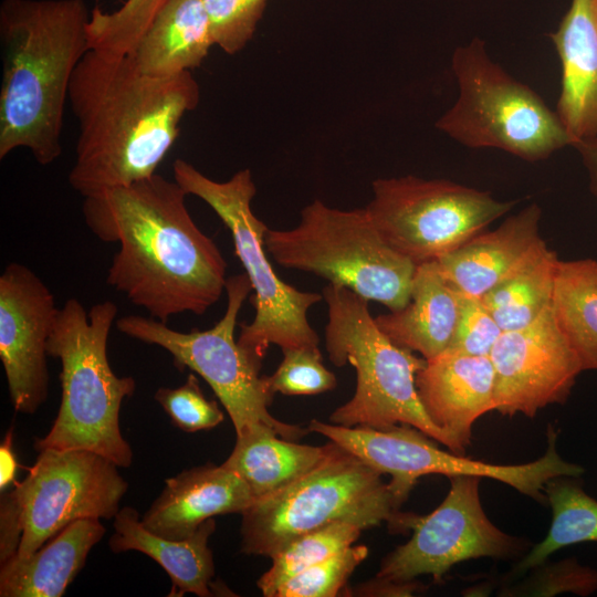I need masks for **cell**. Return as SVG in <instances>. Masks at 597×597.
I'll use <instances>...</instances> for the list:
<instances>
[{
	"label": "cell",
	"instance_id": "1",
	"mask_svg": "<svg viewBox=\"0 0 597 597\" xmlns=\"http://www.w3.org/2000/svg\"><path fill=\"white\" fill-rule=\"evenodd\" d=\"M186 191L157 172L83 197L84 222L104 242H118L106 283L150 317L205 314L226 290L227 262L193 221Z\"/></svg>",
	"mask_w": 597,
	"mask_h": 597
},
{
	"label": "cell",
	"instance_id": "2",
	"mask_svg": "<svg viewBox=\"0 0 597 597\" xmlns=\"http://www.w3.org/2000/svg\"><path fill=\"white\" fill-rule=\"evenodd\" d=\"M199 101L190 72L151 76L129 55L88 50L69 91L78 123L71 187L86 197L155 175Z\"/></svg>",
	"mask_w": 597,
	"mask_h": 597
},
{
	"label": "cell",
	"instance_id": "3",
	"mask_svg": "<svg viewBox=\"0 0 597 597\" xmlns=\"http://www.w3.org/2000/svg\"><path fill=\"white\" fill-rule=\"evenodd\" d=\"M84 0H3L0 159L28 149L42 166L62 155L70 84L90 50Z\"/></svg>",
	"mask_w": 597,
	"mask_h": 597
},
{
	"label": "cell",
	"instance_id": "4",
	"mask_svg": "<svg viewBox=\"0 0 597 597\" xmlns=\"http://www.w3.org/2000/svg\"><path fill=\"white\" fill-rule=\"evenodd\" d=\"M118 312L112 301L94 304L88 312L71 297L55 315L48 339V355L59 358L62 370L61 405L49 432L36 439L44 449L87 450L119 468L132 464L133 451L122 434L123 400L136 389L133 377H118L107 358V342Z\"/></svg>",
	"mask_w": 597,
	"mask_h": 597
},
{
	"label": "cell",
	"instance_id": "5",
	"mask_svg": "<svg viewBox=\"0 0 597 597\" xmlns=\"http://www.w3.org/2000/svg\"><path fill=\"white\" fill-rule=\"evenodd\" d=\"M383 473L329 441L321 461L286 486L253 500L242 512L241 551L272 557L293 538L334 522L363 530L387 523L411 530L417 517L402 505Z\"/></svg>",
	"mask_w": 597,
	"mask_h": 597
},
{
	"label": "cell",
	"instance_id": "6",
	"mask_svg": "<svg viewBox=\"0 0 597 597\" xmlns=\"http://www.w3.org/2000/svg\"><path fill=\"white\" fill-rule=\"evenodd\" d=\"M322 296L328 311V358L338 367L350 364L357 376L354 396L333 411L331 422L374 428L409 425L464 455L459 444L431 421L420 401L416 376L426 359L387 337L370 314L368 301L352 290L328 283Z\"/></svg>",
	"mask_w": 597,
	"mask_h": 597
},
{
	"label": "cell",
	"instance_id": "7",
	"mask_svg": "<svg viewBox=\"0 0 597 597\" xmlns=\"http://www.w3.org/2000/svg\"><path fill=\"white\" fill-rule=\"evenodd\" d=\"M264 244L281 266L324 277L391 312L409 301L417 264L387 243L366 208L337 209L316 199L296 227L268 229Z\"/></svg>",
	"mask_w": 597,
	"mask_h": 597
},
{
	"label": "cell",
	"instance_id": "8",
	"mask_svg": "<svg viewBox=\"0 0 597 597\" xmlns=\"http://www.w3.org/2000/svg\"><path fill=\"white\" fill-rule=\"evenodd\" d=\"M172 174L187 195L209 205L230 230L235 255L251 282L255 316L250 324L240 325L239 345L261 360L270 345L281 349L318 347L320 337L307 312L323 296L293 287L274 272L264 244L269 228L251 208L256 192L251 171L242 169L226 181H216L192 164L176 159Z\"/></svg>",
	"mask_w": 597,
	"mask_h": 597
},
{
	"label": "cell",
	"instance_id": "9",
	"mask_svg": "<svg viewBox=\"0 0 597 597\" xmlns=\"http://www.w3.org/2000/svg\"><path fill=\"white\" fill-rule=\"evenodd\" d=\"M451 67L458 84L453 105L436 127L469 148H495L540 161L574 146L555 111L528 85L494 62L479 38L457 48Z\"/></svg>",
	"mask_w": 597,
	"mask_h": 597
},
{
	"label": "cell",
	"instance_id": "10",
	"mask_svg": "<svg viewBox=\"0 0 597 597\" xmlns=\"http://www.w3.org/2000/svg\"><path fill=\"white\" fill-rule=\"evenodd\" d=\"M227 308L209 329L184 333L150 316L125 315L115 325L122 334L145 344L166 349L174 365L189 368L202 377L226 408L237 437L261 427L275 430L281 437L297 440L307 428L274 418L268 407L274 392L268 376H261L262 360L239 345L234 329L239 312L252 291L245 273L229 276L226 282Z\"/></svg>",
	"mask_w": 597,
	"mask_h": 597
},
{
	"label": "cell",
	"instance_id": "11",
	"mask_svg": "<svg viewBox=\"0 0 597 597\" xmlns=\"http://www.w3.org/2000/svg\"><path fill=\"white\" fill-rule=\"evenodd\" d=\"M307 430L326 437L380 473L389 474V486L401 504L418 479L427 474H442L449 479L461 474L490 478L544 503L547 482L558 476L580 478L585 472L582 465L559 455L557 432L551 425L544 454L522 464L488 463L444 451L439 448L438 441L409 425L388 428L344 427L313 419Z\"/></svg>",
	"mask_w": 597,
	"mask_h": 597
},
{
	"label": "cell",
	"instance_id": "12",
	"mask_svg": "<svg viewBox=\"0 0 597 597\" xmlns=\"http://www.w3.org/2000/svg\"><path fill=\"white\" fill-rule=\"evenodd\" d=\"M371 186L366 209L375 226L394 250L415 264L457 249L517 202L451 180L413 175L380 178Z\"/></svg>",
	"mask_w": 597,
	"mask_h": 597
},
{
	"label": "cell",
	"instance_id": "13",
	"mask_svg": "<svg viewBox=\"0 0 597 597\" xmlns=\"http://www.w3.org/2000/svg\"><path fill=\"white\" fill-rule=\"evenodd\" d=\"M118 468L87 450L39 451L27 478L1 496L22 532L15 555L29 556L76 520L114 519L128 489Z\"/></svg>",
	"mask_w": 597,
	"mask_h": 597
},
{
	"label": "cell",
	"instance_id": "14",
	"mask_svg": "<svg viewBox=\"0 0 597 597\" xmlns=\"http://www.w3.org/2000/svg\"><path fill=\"white\" fill-rule=\"evenodd\" d=\"M481 479L470 474L450 478L443 501L429 514L417 515L411 538L384 557L377 576L407 582L429 575L440 583L464 561L523 557L530 543L503 532L484 512Z\"/></svg>",
	"mask_w": 597,
	"mask_h": 597
},
{
	"label": "cell",
	"instance_id": "15",
	"mask_svg": "<svg viewBox=\"0 0 597 597\" xmlns=\"http://www.w3.org/2000/svg\"><path fill=\"white\" fill-rule=\"evenodd\" d=\"M490 358L493 410L509 417L521 413L533 418L549 405L564 404L583 371L553 306L530 325L503 332Z\"/></svg>",
	"mask_w": 597,
	"mask_h": 597
},
{
	"label": "cell",
	"instance_id": "16",
	"mask_svg": "<svg viewBox=\"0 0 597 597\" xmlns=\"http://www.w3.org/2000/svg\"><path fill=\"white\" fill-rule=\"evenodd\" d=\"M54 296L28 266L9 263L0 275V358L18 412L32 415L49 395L48 339Z\"/></svg>",
	"mask_w": 597,
	"mask_h": 597
},
{
	"label": "cell",
	"instance_id": "17",
	"mask_svg": "<svg viewBox=\"0 0 597 597\" xmlns=\"http://www.w3.org/2000/svg\"><path fill=\"white\" fill-rule=\"evenodd\" d=\"M416 386L431 421L465 451L474 422L494 408L490 356L444 352L426 360Z\"/></svg>",
	"mask_w": 597,
	"mask_h": 597
},
{
	"label": "cell",
	"instance_id": "18",
	"mask_svg": "<svg viewBox=\"0 0 597 597\" xmlns=\"http://www.w3.org/2000/svg\"><path fill=\"white\" fill-rule=\"evenodd\" d=\"M253 500L249 486L234 471L207 463L166 479L140 521L159 536L184 540L216 515L242 514Z\"/></svg>",
	"mask_w": 597,
	"mask_h": 597
},
{
	"label": "cell",
	"instance_id": "19",
	"mask_svg": "<svg viewBox=\"0 0 597 597\" xmlns=\"http://www.w3.org/2000/svg\"><path fill=\"white\" fill-rule=\"evenodd\" d=\"M551 39L562 65L555 112L575 144L597 137V0H572Z\"/></svg>",
	"mask_w": 597,
	"mask_h": 597
},
{
	"label": "cell",
	"instance_id": "20",
	"mask_svg": "<svg viewBox=\"0 0 597 597\" xmlns=\"http://www.w3.org/2000/svg\"><path fill=\"white\" fill-rule=\"evenodd\" d=\"M541 219L533 202L496 229L478 233L437 259L443 275L460 293L482 297L543 240Z\"/></svg>",
	"mask_w": 597,
	"mask_h": 597
},
{
	"label": "cell",
	"instance_id": "21",
	"mask_svg": "<svg viewBox=\"0 0 597 597\" xmlns=\"http://www.w3.org/2000/svg\"><path fill=\"white\" fill-rule=\"evenodd\" d=\"M460 306L461 293L443 275L438 261L431 260L417 264L406 306L375 321L395 344L428 360L449 348Z\"/></svg>",
	"mask_w": 597,
	"mask_h": 597
},
{
	"label": "cell",
	"instance_id": "22",
	"mask_svg": "<svg viewBox=\"0 0 597 597\" xmlns=\"http://www.w3.org/2000/svg\"><path fill=\"white\" fill-rule=\"evenodd\" d=\"M216 530L211 517L195 533L184 540H170L147 530L139 520L138 512L125 506L114 517V534L108 545L114 553L137 551L159 564L171 579L168 596H184L187 593L199 597L227 594L213 582L214 564L208 545Z\"/></svg>",
	"mask_w": 597,
	"mask_h": 597
},
{
	"label": "cell",
	"instance_id": "23",
	"mask_svg": "<svg viewBox=\"0 0 597 597\" xmlns=\"http://www.w3.org/2000/svg\"><path fill=\"white\" fill-rule=\"evenodd\" d=\"M100 519L76 520L39 549L1 563V597H60L105 534Z\"/></svg>",
	"mask_w": 597,
	"mask_h": 597
},
{
	"label": "cell",
	"instance_id": "24",
	"mask_svg": "<svg viewBox=\"0 0 597 597\" xmlns=\"http://www.w3.org/2000/svg\"><path fill=\"white\" fill-rule=\"evenodd\" d=\"M213 44L202 0H167L129 56L140 72L168 77L199 67Z\"/></svg>",
	"mask_w": 597,
	"mask_h": 597
},
{
	"label": "cell",
	"instance_id": "25",
	"mask_svg": "<svg viewBox=\"0 0 597 597\" xmlns=\"http://www.w3.org/2000/svg\"><path fill=\"white\" fill-rule=\"evenodd\" d=\"M325 451L326 444H301L261 427L238 436L222 464L247 483L255 500L298 479L321 461Z\"/></svg>",
	"mask_w": 597,
	"mask_h": 597
},
{
	"label": "cell",
	"instance_id": "26",
	"mask_svg": "<svg viewBox=\"0 0 597 597\" xmlns=\"http://www.w3.org/2000/svg\"><path fill=\"white\" fill-rule=\"evenodd\" d=\"M559 259L542 240L482 297L503 332L525 327L553 305Z\"/></svg>",
	"mask_w": 597,
	"mask_h": 597
},
{
	"label": "cell",
	"instance_id": "27",
	"mask_svg": "<svg viewBox=\"0 0 597 597\" xmlns=\"http://www.w3.org/2000/svg\"><path fill=\"white\" fill-rule=\"evenodd\" d=\"M552 306L583 371L597 370L596 260H559Z\"/></svg>",
	"mask_w": 597,
	"mask_h": 597
},
{
	"label": "cell",
	"instance_id": "28",
	"mask_svg": "<svg viewBox=\"0 0 597 597\" xmlns=\"http://www.w3.org/2000/svg\"><path fill=\"white\" fill-rule=\"evenodd\" d=\"M578 479L558 476L547 482L544 492L552 509L549 530L514 565L505 577L509 582L523 576L564 547L597 542V500L583 489Z\"/></svg>",
	"mask_w": 597,
	"mask_h": 597
},
{
	"label": "cell",
	"instance_id": "29",
	"mask_svg": "<svg viewBox=\"0 0 597 597\" xmlns=\"http://www.w3.org/2000/svg\"><path fill=\"white\" fill-rule=\"evenodd\" d=\"M362 531L354 523L334 522L293 538L271 557V567L256 583L259 589L274 597L285 580L353 545Z\"/></svg>",
	"mask_w": 597,
	"mask_h": 597
},
{
	"label": "cell",
	"instance_id": "30",
	"mask_svg": "<svg viewBox=\"0 0 597 597\" xmlns=\"http://www.w3.org/2000/svg\"><path fill=\"white\" fill-rule=\"evenodd\" d=\"M167 0H126L113 12L97 6L88 22L90 50L129 55Z\"/></svg>",
	"mask_w": 597,
	"mask_h": 597
},
{
	"label": "cell",
	"instance_id": "31",
	"mask_svg": "<svg viewBox=\"0 0 597 597\" xmlns=\"http://www.w3.org/2000/svg\"><path fill=\"white\" fill-rule=\"evenodd\" d=\"M597 591V569L583 565L575 557L543 562L531 568L517 583H504L503 597H553L573 594L587 597Z\"/></svg>",
	"mask_w": 597,
	"mask_h": 597
},
{
	"label": "cell",
	"instance_id": "32",
	"mask_svg": "<svg viewBox=\"0 0 597 597\" xmlns=\"http://www.w3.org/2000/svg\"><path fill=\"white\" fill-rule=\"evenodd\" d=\"M367 555V546L350 545L285 580L274 597H335Z\"/></svg>",
	"mask_w": 597,
	"mask_h": 597
},
{
	"label": "cell",
	"instance_id": "33",
	"mask_svg": "<svg viewBox=\"0 0 597 597\" xmlns=\"http://www.w3.org/2000/svg\"><path fill=\"white\" fill-rule=\"evenodd\" d=\"M283 359L268 376L271 390L286 396L317 395L336 387V377L322 363L318 347L282 349Z\"/></svg>",
	"mask_w": 597,
	"mask_h": 597
},
{
	"label": "cell",
	"instance_id": "34",
	"mask_svg": "<svg viewBox=\"0 0 597 597\" xmlns=\"http://www.w3.org/2000/svg\"><path fill=\"white\" fill-rule=\"evenodd\" d=\"M214 44L228 54L252 39L268 0H202Z\"/></svg>",
	"mask_w": 597,
	"mask_h": 597
},
{
	"label": "cell",
	"instance_id": "35",
	"mask_svg": "<svg viewBox=\"0 0 597 597\" xmlns=\"http://www.w3.org/2000/svg\"><path fill=\"white\" fill-rule=\"evenodd\" d=\"M154 398L168 415L172 425L185 432L212 429L224 418L218 404L206 398L198 378L192 373L179 387L158 388Z\"/></svg>",
	"mask_w": 597,
	"mask_h": 597
},
{
	"label": "cell",
	"instance_id": "36",
	"mask_svg": "<svg viewBox=\"0 0 597 597\" xmlns=\"http://www.w3.org/2000/svg\"><path fill=\"white\" fill-rule=\"evenodd\" d=\"M502 333V328L481 298L461 293L457 328L446 352L490 356Z\"/></svg>",
	"mask_w": 597,
	"mask_h": 597
},
{
	"label": "cell",
	"instance_id": "37",
	"mask_svg": "<svg viewBox=\"0 0 597 597\" xmlns=\"http://www.w3.org/2000/svg\"><path fill=\"white\" fill-rule=\"evenodd\" d=\"M425 587L419 582L413 580H394L385 577L375 576L368 582L360 583L349 589L350 595L369 597H402L412 596L415 593L423 590Z\"/></svg>",
	"mask_w": 597,
	"mask_h": 597
},
{
	"label": "cell",
	"instance_id": "38",
	"mask_svg": "<svg viewBox=\"0 0 597 597\" xmlns=\"http://www.w3.org/2000/svg\"><path fill=\"white\" fill-rule=\"evenodd\" d=\"M573 147L587 171L590 192L597 198V137L582 139Z\"/></svg>",
	"mask_w": 597,
	"mask_h": 597
},
{
	"label": "cell",
	"instance_id": "39",
	"mask_svg": "<svg viewBox=\"0 0 597 597\" xmlns=\"http://www.w3.org/2000/svg\"><path fill=\"white\" fill-rule=\"evenodd\" d=\"M0 486L3 490L10 482L14 480L17 468L15 457L12 450V433L9 432L0 449Z\"/></svg>",
	"mask_w": 597,
	"mask_h": 597
}]
</instances>
